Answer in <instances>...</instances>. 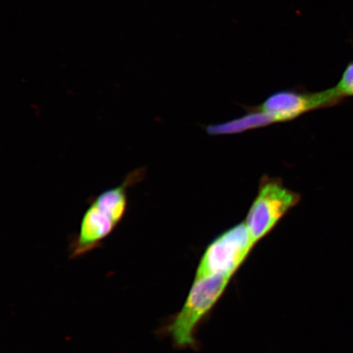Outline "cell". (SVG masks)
Wrapping results in <instances>:
<instances>
[{
	"label": "cell",
	"mask_w": 353,
	"mask_h": 353,
	"mask_svg": "<svg viewBox=\"0 0 353 353\" xmlns=\"http://www.w3.org/2000/svg\"><path fill=\"white\" fill-rule=\"evenodd\" d=\"M145 172L144 168L130 172L119 186L105 190L91 201L70 244V257H79L98 248L118 227L126 214L129 189L143 179Z\"/></svg>",
	"instance_id": "cell-1"
},
{
	"label": "cell",
	"mask_w": 353,
	"mask_h": 353,
	"mask_svg": "<svg viewBox=\"0 0 353 353\" xmlns=\"http://www.w3.org/2000/svg\"><path fill=\"white\" fill-rule=\"evenodd\" d=\"M232 277L217 275L194 281L183 307L167 326V332L176 347L196 346L195 334L199 323L222 296Z\"/></svg>",
	"instance_id": "cell-2"
},
{
	"label": "cell",
	"mask_w": 353,
	"mask_h": 353,
	"mask_svg": "<svg viewBox=\"0 0 353 353\" xmlns=\"http://www.w3.org/2000/svg\"><path fill=\"white\" fill-rule=\"evenodd\" d=\"M299 194L285 188L280 179L263 176L245 224L256 244L300 201Z\"/></svg>",
	"instance_id": "cell-3"
},
{
	"label": "cell",
	"mask_w": 353,
	"mask_h": 353,
	"mask_svg": "<svg viewBox=\"0 0 353 353\" xmlns=\"http://www.w3.org/2000/svg\"><path fill=\"white\" fill-rule=\"evenodd\" d=\"M254 245L245 222L229 228L207 247L195 279L217 275L232 276Z\"/></svg>",
	"instance_id": "cell-4"
},
{
	"label": "cell",
	"mask_w": 353,
	"mask_h": 353,
	"mask_svg": "<svg viewBox=\"0 0 353 353\" xmlns=\"http://www.w3.org/2000/svg\"><path fill=\"white\" fill-rule=\"evenodd\" d=\"M343 100L335 87L320 92L281 90L254 108L267 114L274 123L285 122L313 110L334 107Z\"/></svg>",
	"instance_id": "cell-5"
},
{
	"label": "cell",
	"mask_w": 353,
	"mask_h": 353,
	"mask_svg": "<svg viewBox=\"0 0 353 353\" xmlns=\"http://www.w3.org/2000/svg\"><path fill=\"white\" fill-rule=\"evenodd\" d=\"M273 123L274 121L267 114L253 108V110H250L244 117L219 125H210L206 131L210 135L232 134L258 129Z\"/></svg>",
	"instance_id": "cell-6"
},
{
	"label": "cell",
	"mask_w": 353,
	"mask_h": 353,
	"mask_svg": "<svg viewBox=\"0 0 353 353\" xmlns=\"http://www.w3.org/2000/svg\"><path fill=\"white\" fill-rule=\"evenodd\" d=\"M335 88L344 99L353 97V60L344 68Z\"/></svg>",
	"instance_id": "cell-7"
}]
</instances>
